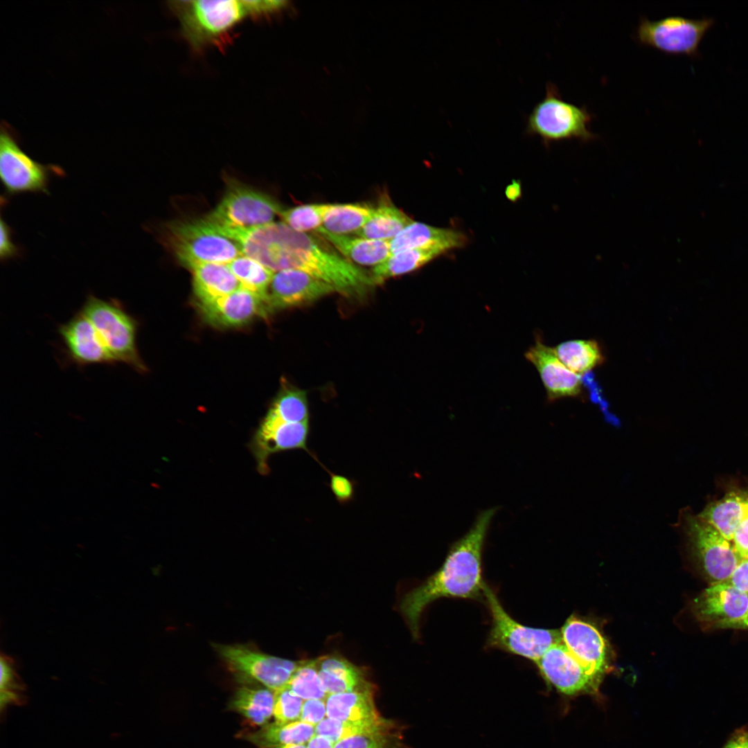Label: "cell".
I'll return each instance as SVG.
<instances>
[{
	"label": "cell",
	"instance_id": "obj_3",
	"mask_svg": "<svg viewBox=\"0 0 748 748\" xmlns=\"http://www.w3.org/2000/svg\"><path fill=\"white\" fill-rule=\"evenodd\" d=\"M168 7L179 23L183 39L196 53L226 46L235 29L250 19L245 0H176L168 1Z\"/></svg>",
	"mask_w": 748,
	"mask_h": 748
},
{
	"label": "cell",
	"instance_id": "obj_1",
	"mask_svg": "<svg viewBox=\"0 0 748 748\" xmlns=\"http://www.w3.org/2000/svg\"><path fill=\"white\" fill-rule=\"evenodd\" d=\"M233 239L243 255L273 272L304 271L346 297H363L376 285L371 272L348 260L324 238L296 231L283 222L238 229Z\"/></svg>",
	"mask_w": 748,
	"mask_h": 748
},
{
	"label": "cell",
	"instance_id": "obj_32",
	"mask_svg": "<svg viewBox=\"0 0 748 748\" xmlns=\"http://www.w3.org/2000/svg\"><path fill=\"white\" fill-rule=\"evenodd\" d=\"M560 360L572 372L582 375L603 364V350L594 339H573L553 348Z\"/></svg>",
	"mask_w": 748,
	"mask_h": 748
},
{
	"label": "cell",
	"instance_id": "obj_17",
	"mask_svg": "<svg viewBox=\"0 0 748 748\" xmlns=\"http://www.w3.org/2000/svg\"><path fill=\"white\" fill-rule=\"evenodd\" d=\"M562 642L587 671L600 683L607 666L605 640L593 624L571 616L560 630Z\"/></svg>",
	"mask_w": 748,
	"mask_h": 748
},
{
	"label": "cell",
	"instance_id": "obj_43",
	"mask_svg": "<svg viewBox=\"0 0 748 748\" xmlns=\"http://www.w3.org/2000/svg\"><path fill=\"white\" fill-rule=\"evenodd\" d=\"M326 717V700H303L299 720L316 727Z\"/></svg>",
	"mask_w": 748,
	"mask_h": 748
},
{
	"label": "cell",
	"instance_id": "obj_50",
	"mask_svg": "<svg viewBox=\"0 0 748 748\" xmlns=\"http://www.w3.org/2000/svg\"><path fill=\"white\" fill-rule=\"evenodd\" d=\"M736 627L748 628V610L745 616L739 621Z\"/></svg>",
	"mask_w": 748,
	"mask_h": 748
},
{
	"label": "cell",
	"instance_id": "obj_51",
	"mask_svg": "<svg viewBox=\"0 0 748 748\" xmlns=\"http://www.w3.org/2000/svg\"><path fill=\"white\" fill-rule=\"evenodd\" d=\"M267 748H306V745L289 744V745H283L275 746V747H267Z\"/></svg>",
	"mask_w": 748,
	"mask_h": 748
},
{
	"label": "cell",
	"instance_id": "obj_40",
	"mask_svg": "<svg viewBox=\"0 0 748 748\" xmlns=\"http://www.w3.org/2000/svg\"><path fill=\"white\" fill-rule=\"evenodd\" d=\"M303 700L286 686L274 691L273 716L276 722L287 723L299 720Z\"/></svg>",
	"mask_w": 748,
	"mask_h": 748
},
{
	"label": "cell",
	"instance_id": "obj_45",
	"mask_svg": "<svg viewBox=\"0 0 748 748\" xmlns=\"http://www.w3.org/2000/svg\"><path fill=\"white\" fill-rule=\"evenodd\" d=\"M733 549L741 558L748 557V514L737 526L733 540Z\"/></svg>",
	"mask_w": 748,
	"mask_h": 748
},
{
	"label": "cell",
	"instance_id": "obj_8",
	"mask_svg": "<svg viewBox=\"0 0 748 748\" xmlns=\"http://www.w3.org/2000/svg\"><path fill=\"white\" fill-rule=\"evenodd\" d=\"M714 22L713 18L708 17L668 16L658 20L643 17L636 28V39L639 44L666 54L697 57L700 44Z\"/></svg>",
	"mask_w": 748,
	"mask_h": 748
},
{
	"label": "cell",
	"instance_id": "obj_31",
	"mask_svg": "<svg viewBox=\"0 0 748 748\" xmlns=\"http://www.w3.org/2000/svg\"><path fill=\"white\" fill-rule=\"evenodd\" d=\"M446 251L440 248H418L391 255L382 263L373 267L372 277L376 284L413 271Z\"/></svg>",
	"mask_w": 748,
	"mask_h": 748
},
{
	"label": "cell",
	"instance_id": "obj_10",
	"mask_svg": "<svg viewBox=\"0 0 748 748\" xmlns=\"http://www.w3.org/2000/svg\"><path fill=\"white\" fill-rule=\"evenodd\" d=\"M214 649L233 673L242 679L276 691L285 687L300 664L242 644H215Z\"/></svg>",
	"mask_w": 748,
	"mask_h": 748
},
{
	"label": "cell",
	"instance_id": "obj_16",
	"mask_svg": "<svg viewBox=\"0 0 748 748\" xmlns=\"http://www.w3.org/2000/svg\"><path fill=\"white\" fill-rule=\"evenodd\" d=\"M66 358L80 366L116 364L96 328L80 311L58 328Z\"/></svg>",
	"mask_w": 748,
	"mask_h": 748
},
{
	"label": "cell",
	"instance_id": "obj_27",
	"mask_svg": "<svg viewBox=\"0 0 748 748\" xmlns=\"http://www.w3.org/2000/svg\"><path fill=\"white\" fill-rule=\"evenodd\" d=\"M327 718L339 721H360L379 718L373 689L328 695Z\"/></svg>",
	"mask_w": 748,
	"mask_h": 748
},
{
	"label": "cell",
	"instance_id": "obj_7",
	"mask_svg": "<svg viewBox=\"0 0 748 748\" xmlns=\"http://www.w3.org/2000/svg\"><path fill=\"white\" fill-rule=\"evenodd\" d=\"M485 600L491 618L486 645L531 660L535 663L553 645L562 641L560 631L535 628L513 618L487 585Z\"/></svg>",
	"mask_w": 748,
	"mask_h": 748
},
{
	"label": "cell",
	"instance_id": "obj_42",
	"mask_svg": "<svg viewBox=\"0 0 748 748\" xmlns=\"http://www.w3.org/2000/svg\"><path fill=\"white\" fill-rule=\"evenodd\" d=\"M313 458L323 467L330 475L329 487L330 488L337 501L341 504H345L350 501L355 495V481L345 476L330 472L328 468L320 463L314 455Z\"/></svg>",
	"mask_w": 748,
	"mask_h": 748
},
{
	"label": "cell",
	"instance_id": "obj_30",
	"mask_svg": "<svg viewBox=\"0 0 748 748\" xmlns=\"http://www.w3.org/2000/svg\"><path fill=\"white\" fill-rule=\"evenodd\" d=\"M374 208L361 204H325L322 226L316 232L354 235L364 226Z\"/></svg>",
	"mask_w": 748,
	"mask_h": 748
},
{
	"label": "cell",
	"instance_id": "obj_41",
	"mask_svg": "<svg viewBox=\"0 0 748 748\" xmlns=\"http://www.w3.org/2000/svg\"><path fill=\"white\" fill-rule=\"evenodd\" d=\"M250 19L270 18L289 8V1L281 0H245Z\"/></svg>",
	"mask_w": 748,
	"mask_h": 748
},
{
	"label": "cell",
	"instance_id": "obj_39",
	"mask_svg": "<svg viewBox=\"0 0 748 748\" xmlns=\"http://www.w3.org/2000/svg\"><path fill=\"white\" fill-rule=\"evenodd\" d=\"M393 729L348 737L334 744V748H401L400 737Z\"/></svg>",
	"mask_w": 748,
	"mask_h": 748
},
{
	"label": "cell",
	"instance_id": "obj_37",
	"mask_svg": "<svg viewBox=\"0 0 748 748\" xmlns=\"http://www.w3.org/2000/svg\"><path fill=\"white\" fill-rule=\"evenodd\" d=\"M324 208L323 204H303L282 208L278 215L285 224L296 231L317 232L322 226Z\"/></svg>",
	"mask_w": 748,
	"mask_h": 748
},
{
	"label": "cell",
	"instance_id": "obj_2",
	"mask_svg": "<svg viewBox=\"0 0 748 748\" xmlns=\"http://www.w3.org/2000/svg\"><path fill=\"white\" fill-rule=\"evenodd\" d=\"M497 510L493 507L481 511L467 533L451 545L440 568L402 598L400 611L414 638L419 636L424 610L434 601L442 598L483 600L487 584L483 579V551Z\"/></svg>",
	"mask_w": 748,
	"mask_h": 748
},
{
	"label": "cell",
	"instance_id": "obj_4",
	"mask_svg": "<svg viewBox=\"0 0 748 748\" xmlns=\"http://www.w3.org/2000/svg\"><path fill=\"white\" fill-rule=\"evenodd\" d=\"M80 310L91 322L116 364L145 371L136 346L138 322L120 301L89 294Z\"/></svg>",
	"mask_w": 748,
	"mask_h": 748
},
{
	"label": "cell",
	"instance_id": "obj_23",
	"mask_svg": "<svg viewBox=\"0 0 748 748\" xmlns=\"http://www.w3.org/2000/svg\"><path fill=\"white\" fill-rule=\"evenodd\" d=\"M189 269L193 272V290L199 303L226 296L242 287L228 264L198 263Z\"/></svg>",
	"mask_w": 748,
	"mask_h": 748
},
{
	"label": "cell",
	"instance_id": "obj_11",
	"mask_svg": "<svg viewBox=\"0 0 748 748\" xmlns=\"http://www.w3.org/2000/svg\"><path fill=\"white\" fill-rule=\"evenodd\" d=\"M0 175L6 194L48 193L51 178L64 175L55 165H43L31 159L8 132L0 137Z\"/></svg>",
	"mask_w": 748,
	"mask_h": 748
},
{
	"label": "cell",
	"instance_id": "obj_36",
	"mask_svg": "<svg viewBox=\"0 0 748 748\" xmlns=\"http://www.w3.org/2000/svg\"><path fill=\"white\" fill-rule=\"evenodd\" d=\"M267 412L288 422H310L306 393L296 388L282 390Z\"/></svg>",
	"mask_w": 748,
	"mask_h": 748
},
{
	"label": "cell",
	"instance_id": "obj_52",
	"mask_svg": "<svg viewBox=\"0 0 748 748\" xmlns=\"http://www.w3.org/2000/svg\"><path fill=\"white\" fill-rule=\"evenodd\" d=\"M747 559H748V557L747 558Z\"/></svg>",
	"mask_w": 748,
	"mask_h": 748
},
{
	"label": "cell",
	"instance_id": "obj_6",
	"mask_svg": "<svg viewBox=\"0 0 748 748\" xmlns=\"http://www.w3.org/2000/svg\"><path fill=\"white\" fill-rule=\"evenodd\" d=\"M166 229L171 248L182 265L188 268L198 263L229 264L243 255L235 241L220 233L205 218L170 222Z\"/></svg>",
	"mask_w": 748,
	"mask_h": 748
},
{
	"label": "cell",
	"instance_id": "obj_34",
	"mask_svg": "<svg viewBox=\"0 0 748 748\" xmlns=\"http://www.w3.org/2000/svg\"><path fill=\"white\" fill-rule=\"evenodd\" d=\"M228 265L242 287L267 301V290L274 272L245 255L237 257Z\"/></svg>",
	"mask_w": 748,
	"mask_h": 748
},
{
	"label": "cell",
	"instance_id": "obj_5",
	"mask_svg": "<svg viewBox=\"0 0 748 748\" xmlns=\"http://www.w3.org/2000/svg\"><path fill=\"white\" fill-rule=\"evenodd\" d=\"M591 120L585 107L563 100L556 85L549 82L544 98L526 117V132L537 136L545 144L571 139L588 142L598 137L589 128Z\"/></svg>",
	"mask_w": 748,
	"mask_h": 748
},
{
	"label": "cell",
	"instance_id": "obj_13",
	"mask_svg": "<svg viewBox=\"0 0 748 748\" xmlns=\"http://www.w3.org/2000/svg\"><path fill=\"white\" fill-rule=\"evenodd\" d=\"M310 428V422H288L267 412L249 444L258 472L263 476L269 474L268 461L276 453L303 449L312 456L308 447Z\"/></svg>",
	"mask_w": 748,
	"mask_h": 748
},
{
	"label": "cell",
	"instance_id": "obj_49",
	"mask_svg": "<svg viewBox=\"0 0 748 748\" xmlns=\"http://www.w3.org/2000/svg\"><path fill=\"white\" fill-rule=\"evenodd\" d=\"M520 194V186L518 184L514 183L510 185L506 190V195L509 199H516Z\"/></svg>",
	"mask_w": 748,
	"mask_h": 748
},
{
	"label": "cell",
	"instance_id": "obj_33",
	"mask_svg": "<svg viewBox=\"0 0 748 748\" xmlns=\"http://www.w3.org/2000/svg\"><path fill=\"white\" fill-rule=\"evenodd\" d=\"M393 727V722L381 716L360 721H339L326 718L315 727V734L323 736L332 743L355 736Z\"/></svg>",
	"mask_w": 748,
	"mask_h": 748
},
{
	"label": "cell",
	"instance_id": "obj_44",
	"mask_svg": "<svg viewBox=\"0 0 748 748\" xmlns=\"http://www.w3.org/2000/svg\"><path fill=\"white\" fill-rule=\"evenodd\" d=\"M11 227L1 217L0 257L2 261L17 258L22 254L21 248L13 241Z\"/></svg>",
	"mask_w": 748,
	"mask_h": 748
},
{
	"label": "cell",
	"instance_id": "obj_24",
	"mask_svg": "<svg viewBox=\"0 0 748 748\" xmlns=\"http://www.w3.org/2000/svg\"><path fill=\"white\" fill-rule=\"evenodd\" d=\"M317 234L327 240L346 258L359 267H374L391 256L389 241L334 235L326 232H317Z\"/></svg>",
	"mask_w": 748,
	"mask_h": 748
},
{
	"label": "cell",
	"instance_id": "obj_18",
	"mask_svg": "<svg viewBox=\"0 0 748 748\" xmlns=\"http://www.w3.org/2000/svg\"><path fill=\"white\" fill-rule=\"evenodd\" d=\"M525 357L537 369L549 402L582 395L581 376L569 370L558 357L554 348L546 345L540 337H536Z\"/></svg>",
	"mask_w": 748,
	"mask_h": 748
},
{
	"label": "cell",
	"instance_id": "obj_19",
	"mask_svg": "<svg viewBox=\"0 0 748 748\" xmlns=\"http://www.w3.org/2000/svg\"><path fill=\"white\" fill-rule=\"evenodd\" d=\"M198 305L204 320L217 327L240 326L256 317H265L271 312L265 299L242 287Z\"/></svg>",
	"mask_w": 748,
	"mask_h": 748
},
{
	"label": "cell",
	"instance_id": "obj_21",
	"mask_svg": "<svg viewBox=\"0 0 748 748\" xmlns=\"http://www.w3.org/2000/svg\"><path fill=\"white\" fill-rule=\"evenodd\" d=\"M466 238L461 232L412 222L389 241L391 255L418 248H440L446 252L463 247Z\"/></svg>",
	"mask_w": 748,
	"mask_h": 748
},
{
	"label": "cell",
	"instance_id": "obj_26",
	"mask_svg": "<svg viewBox=\"0 0 748 748\" xmlns=\"http://www.w3.org/2000/svg\"><path fill=\"white\" fill-rule=\"evenodd\" d=\"M274 691L260 684H244L235 693L230 708L254 725L262 727L273 716Z\"/></svg>",
	"mask_w": 748,
	"mask_h": 748
},
{
	"label": "cell",
	"instance_id": "obj_47",
	"mask_svg": "<svg viewBox=\"0 0 748 748\" xmlns=\"http://www.w3.org/2000/svg\"><path fill=\"white\" fill-rule=\"evenodd\" d=\"M722 748H748V728L737 729Z\"/></svg>",
	"mask_w": 748,
	"mask_h": 748
},
{
	"label": "cell",
	"instance_id": "obj_14",
	"mask_svg": "<svg viewBox=\"0 0 748 748\" xmlns=\"http://www.w3.org/2000/svg\"><path fill=\"white\" fill-rule=\"evenodd\" d=\"M535 664L545 681L562 694L571 696L598 691L600 682L562 641L552 645Z\"/></svg>",
	"mask_w": 748,
	"mask_h": 748
},
{
	"label": "cell",
	"instance_id": "obj_46",
	"mask_svg": "<svg viewBox=\"0 0 748 748\" xmlns=\"http://www.w3.org/2000/svg\"><path fill=\"white\" fill-rule=\"evenodd\" d=\"M725 582L748 594V559L742 558Z\"/></svg>",
	"mask_w": 748,
	"mask_h": 748
},
{
	"label": "cell",
	"instance_id": "obj_12",
	"mask_svg": "<svg viewBox=\"0 0 748 748\" xmlns=\"http://www.w3.org/2000/svg\"><path fill=\"white\" fill-rule=\"evenodd\" d=\"M681 515V526L688 535L707 575L717 582H725L742 558L729 541L699 515L687 513Z\"/></svg>",
	"mask_w": 748,
	"mask_h": 748
},
{
	"label": "cell",
	"instance_id": "obj_29",
	"mask_svg": "<svg viewBox=\"0 0 748 748\" xmlns=\"http://www.w3.org/2000/svg\"><path fill=\"white\" fill-rule=\"evenodd\" d=\"M413 220L387 197H382L364 226L355 235L390 241Z\"/></svg>",
	"mask_w": 748,
	"mask_h": 748
},
{
	"label": "cell",
	"instance_id": "obj_38",
	"mask_svg": "<svg viewBox=\"0 0 748 748\" xmlns=\"http://www.w3.org/2000/svg\"><path fill=\"white\" fill-rule=\"evenodd\" d=\"M0 704L3 711L8 706L23 702L24 687L17 675L14 663L7 655L1 657Z\"/></svg>",
	"mask_w": 748,
	"mask_h": 748
},
{
	"label": "cell",
	"instance_id": "obj_9",
	"mask_svg": "<svg viewBox=\"0 0 748 748\" xmlns=\"http://www.w3.org/2000/svg\"><path fill=\"white\" fill-rule=\"evenodd\" d=\"M281 209L269 195L236 184L205 219L219 230L250 229L273 222Z\"/></svg>",
	"mask_w": 748,
	"mask_h": 748
},
{
	"label": "cell",
	"instance_id": "obj_15",
	"mask_svg": "<svg viewBox=\"0 0 748 748\" xmlns=\"http://www.w3.org/2000/svg\"><path fill=\"white\" fill-rule=\"evenodd\" d=\"M336 292L330 285L299 270L286 269L274 273L267 302L271 312L306 305Z\"/></svg>",
	"mask_w": 748,
	"mask_h": 748
},
{
	"label": "cell",
	"instance_id": "obj_48",
	"mask_svg": "<svg viewBox=\"0 0 748 748\" xmlns=\"http://www.w3.org/2000/svg\"><path fill=\"white\" fill-rule=\"evenodd\" d=\"M306 748H334V743L323 736L314 734L306 744Z\"/></svg>",
	"mask_w": 748,
	"mask_h": 748
},
{
	"label": "cell",
	"instance_id": "obj_20",
	"mask_svg": "<svg viewBox=\"0 0 748 748\" xmlns=\"http://www.w3.org/2000/svg\"><path fill=\"white\" fill-rule=\"evenodd\" d=\"M694 609L702 621L719 627H736L748 610V594L725 582H716L695 600Z\"/></svg>",
	"mask_w": 748,
	"mask_h": 748
},
{
	"label": "cell",
	"instance_id": "obj_25",
	"mask_svg": "<svg viewBox=\"0 0 748 748\" xmlns=\"http://www.w3.org/2000/svg\"><path fill=\"white\" fill-rule=\"evenodd\" d=\"M748 514V493L731 491L709 504L699 516L731 541L737 526Z\"/></svg>",
	"mask_w": 748,
	"mask_h": 748
},
{
	"label": "cell",
	"instance_id": "obj_35",
	"mask_svg": "<svg viewBox=\"0 0 748 748\" xmlns=\"http://www.w3.org/2000/svg\"><path fill=\"white\" fill-rule=\"evenodd\" d=\"M303 700H326V692L319 675L317 659L302 660L285 686Z\"/></svg>",
	"mask_w": 748,
	"mask_h": 748
},
{
	"label": "cell",
	"instance_id": "obj_22",
	"mask_svg": "<svg viewBox=\"0 0 748 748\" xmlns=\"http://www.w3.org/2000/svg\"><path fill=\"white\" fill-rule=\"evenodd\" d=\"M319 675L328 695L373 689L365 671L339 654L317 659Z\"/></svg>",
	"mask_w": 748,
	"mask_h": 748
},
{
	"label": "cell",
	"instance_id": "obj_28",
	"mask_svg": "<svg viewBox=\"0 0 748 748\" xmlns=\"http://www.w3.org/2000/svg\"><path fill=\"white\" fill-rule=\"evenodd\" d=\"M315 734V726L297 720L281 723L274 721L242 737L259 748L296 744L306 745Z\"/></svg>",
	"mask_w": 748,
	"mask_h": 748
}]
</instances>
